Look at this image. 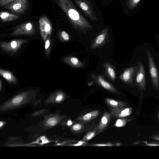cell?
Instances as JSON below:
<instances>
[{"mask_svg": "<svg viewBox=\"0 0 159 159\" xmlns=\"http://www.w3.org/2000/svg\"><path fill=\"white\" fill-rule=\"evenodd\" d=\"M58 6L66 14L72 26L80 30L90 29L92 26L77 9L71 0H56Z\"/></svg>", "mask_w": 159, "mask_h": 159, "instance_id": "cell-1", "label": "cell"}, {"mask_svg": "<svg viewBox=\"0 0 159 159\" xmlns=\"http://www.w3.org/2000/svg\"><path fill=\"white\" fill-rule=\"evenodd\" d=\"M38 92V89H30L19 93L2 103L0 106V111L11 110L32 102Z\"/></svg>", "mask_w": 159, "mask_h": 159, "instance_id": "cell-2", "label": "cell"}, {"mask_svg": "<svg viewBox=\"0 0 159 159\" xmlns=\"http://www.w3.org/2000/svg\"><path fill=\"white\" fill-rule=\"evenodd\" d=\"M82 11L91 20L96 21L98 18L90 0H74Z\"/></svg>", "mask_w": 159, "mask_h": 159, "instance_id": "cell-3", "label": "cell"}, {"mask_svg": "<svg viewBox=\"0 0 159 159\" xmlns=\"http://www.w3.org/2000/svg\"><path fill=\"white\" fill-rule=\"evenodd\" d=\"M35 32L33 24L31 22H27L17 26L11 34L13 36L30 35Z\"/></svg>", "mask_w": 159, "mask_h": 159, "instance_id": "cell-4", "label": "cell"}, {"mask_svg": "<svg viewBox=\"0 0 159 159\" xmlns=\"http://www.w3.org/2000/svg\"><path fill=\"white\" fill-rule=\"evenodd\" d=\"M39 23L40 34L45 42L52 34V24L48 17L44 16L40 18Z\"/></svg>", "mask_w": 159, "mask_h": 159, "instance_id": "cell-5", "label": "cell"}, {"mask_svg": "<svg viewBox=\"0 0 159 159\" xmlns=\"http://www.w3.org/2000/svg\"><path fill=\"white\" fill-rule=\"evenodd\" d=\"M26 39H14L8 42L2 41L0 43L1 48L8 52L15 53L20 48L21 45L26 43Z\"/></svg>", "mask_w": 159, "mask_h": 159, "instance_id": "cell-6", "label": "cell"}, {"mask_svg": "<svg viewBox=\"0 0 159 159\" xmlns=\"http://www.w3.org/2000/svg\"><path fill=\"white\" fill-rule=\"evenodd\" d=\"M28 5V0H16L2 8L10 10L14 13H22L27 9Z\"/></svg>", "mask_w": 159, "mask_h": 159, "instance_id": "cell-7", "label": "cell"}, {"mask_svg": "<svg viewBox=\"0 0 159 159\" xmlns=\"http://www.w3.org/2000/svg\"><path fill=\"white\" fill-rule=\"evenodd\" d=\"M147 55L148 58L149 68V72L151 76L152 82L156 87L159 85V80L158 74L154 61L149 52L147 51Z\"/></svg>", "mask_w": 159, "mask_h": 159, "instance_id": "cell-8", "label": "cell"}, {"mask_svg": "<svg viewBox=\"0 0 159 159\" xmlns=\"http://www.w3.org/2000/svg\"><path fill=\"white\" fill-rule=\"evenodd\" d=\"M65 98L64 94L61 91H57L52 94L46 100V103H59Z\"/></svg>", "mask_w": 159, "mask_h": 159, "instance_id": "cell-9", "label": "cell"}, {"mask_svg": "<svg viewBox=\"0 0 159 159\" xmlns=\"http://www.w3.org/2000/svg\"><path fill=\"white\" fill-rule=\"evenodd\" d=\"M61 120L60 116L57 115H53L48 116L44 120V125L48 128L54 127L60 122Z\"/></svg>", "mask_w": 159, "mask_h": 159, "instance_id": "cell-10", "label": "cell"}, {"mask_svg": "<svg viewBox=\"0 0 159 159\" xmlns=\"http://www.w3.org/2000/svg\"><path fill=\"white\" fill-rule=\"evenodd\" d=\"M136 82L141 87L144 88L145 85V73L144 67L142 64L139 63V69L136 75Z\"/></svg>", "mask_w": 159, "mask_h": 159, "instance_id": "cell-11", "label": "cell"}, {"mask_svg": "<svg viewBox=\"0 0 159 159\" xmlns=\"http://www.w3.org/2000/svg\"><path fill=\"white\" fill-rule=\"evenodd\" d=\"M0 17L2 21L3 22H9L15 20L19 18L18 16L3 11H1L0 12Z\"/></svg>", "mask_w": 159, "mask_h": 159, "instance_id": "cell-12", "label": "cell"}, {"mask_svg": "<svg viewBox=\"0 0 159 159\" xmlns=\"http://www.w3.org/2000/svg\"><path fill=\"white\" fill-rule=\"evenodd\" d=\"M0 75L10 83H15L17 80L13 74L10 71L0 69Z\"/></svg>", "mask_w": 159, "mask_h": 159, "instance_id": "cell-13", "label": "cell"}, {"mask_svg": "<svg viewBox=\"0 0 159 159\" xmlns=\"http://www.w3.org/2000/svg\"><path fill=\"white\" fill-rule=\"evenodd\" d=\"M135 69V67H132L125 70L121 76L122 80L126 82L129 81L131 79Z\"/></svg>", "mask_w": 159, "mask_h": 159, "instance_id": "cell-14", "label": "cell"}, {"mask_svg": "<svg viewBox=\"0 0 159 159\" xmlns=\"http://www.w3.org/2000/svg\"><path fill=\"white\" fill-rule=\"evenodd\" d=\"M108 30V28L106 27L98 35L95 40V43L97 44H100L104 41Z\"/></svg>", "mask_w": 159, "mask_h": 159, "instance_id": "cell-15", "label": "cell"}, {"mask_svg": "<svg viewBox=\"0 0 159 159\" xmlns=\"http://www.w3.org/2000/svg\"><path fill=\"white\" fill-rule=\"evenodd\" d=\"M110 115L107 113H105L101 118V120L98 126L100 130L102 129L106 126L110 119Z\"/></svg>", "mask_w": 159, "mask_h": 159, "instance_id": "cell-16", "label": "cell"}, {"mask_svg": "<svg viewBox=\"0 0 159 159\" xmlns=\"http://www.w3.org/2000/svg\"><path fill=\"white\" fill-rule=\"evenodd\" d=\"M98 81L101 85L105 89L114 91L113 87L108 82L105 80L101 75H99L98 77Z\"/></svg>", "mask_w": 159, "mask_h": 159, "instance_id": "cell-17", "label": "cell"}, {"mask_svg": "<svg viewBox=\"0 0 159 159\" xmlns=\"http://www.w3.org/2000/svg\"><path fill=\"white\" fill-rule=\"evenodd\" d=\"M64 61L66 63L72 66H77L79 63L77 58L74 57H66L64 58Z\"/></svg>", "mask_w": 159, "mask_h": 159, "instance_id": "cell-18", "label": "cell"}, {"mask_svg": "<svg viewBox=\"0 0 159 159\" xmlns=\"http://www.w3.org/2000/svg\"><path fill=\"white\" fill-rule=\"evenodd\" d=\"M50 142V141L45 136H42L37 139L35 141L30 143V144H37L43 145Z\"/></svg>", "mask_w": 159, "mask_h": 159, "instance_id": "cell-19", "label": "cell"}, {"mask_svg": "<svg viewBox=\"0 0 159 159\" xmlns=\"http://www.w3.org/2000/svg\"><path fill=\"white\" fill-rule=\"evenodd\" d=\"M50 38L48 37L45 41V50L46 54L47 56L49 54L50 50Z\"/></svg>", "mask_w": 159, "mask_h": 159, "instance_id": "cell-20", "label": "cell"}, {"mask_svg": "<svg viewBox=\"0 0 159 159\" xmlns=\"http://www.w3.org/2000/svg\"><path fill=\"white\" fill-rule=\"evenodd\" d=\"M130 114V110L129 108H125L122 111L119 113L118 116L119 117H122L126 116Z\"/></svg>", "mask_w": 159, "mask_h": 159, "instance_id": "cell-21", "label": "cell"}, {"mask_svg": "<svg viewBox=\"0 0 159 159\" xmlns=\"http://www.w3.org/2000/svg\"><path fill=\"white\" fill-rule=\"evenodd\" d=\"M107 72L110 77L112 80L115 79L116 77V75L114 69L111 67L107 66Z\"/></svg>", "mask_w": 159, "mask_h": 159, "instance_id": "cell-22", "label": "cell"}, {"mask_svg": "<svg viewBox=\"0 0 159 159\" xmlns=\"http://www.w3.org/2000/svg\"><path fill=\"white\" fill-rule=\"evenodd\" d=\"M106 101L110 106L113 107H117L119 105L118 102L113 99L107 98L106 99Z\"/></svg>", "mask_w": 159, "mask_h": 159, "instance_id": "cell-23", "label": "cell"}, {"mask_svg": "<svg viewBox=\"0 0 159 159\" xmlns=\"http://www.w3.org/2000/svg\"><path fill=\"white\" fill-rule=\"evenodd\" d=\"M60 36L63 40L67 41L69 40L70 37L69 34L65 31H61L60 32Z\"/></svg>", "mask_w": 159, "mask_h": 159, "instance_id": "cell-24", "label": "cell"}, {"mask_svg": "<svg viewBox=\"0 0 159 159\" xmlns=\"http://www.w3.org/2000/svg\"><path fill=\"white\" fill-rule=\"evenodd\" d=\"M16 0H0V6L3 7L8 5Z\"/></svg>", "mask_w": 159, "mask_h": 159, "instance_id": "cell-25", "label": "cell"}, {"mask_svg": "<svg viewBox=\"0 0 159 159\" xmlns=\"http://www.w3.org/2000/svg\"><path fill=\"white\" fill-rule=\"evenodd\" d=\"M125 123V120L119 119L116 121L114 126L117 127H121L124 126Z\"/></svg>", "mask_w": 159, "mask_h": 159, "instance_id": "cell-26", "label": "cell"}, {"mask_svg": "<svg viewBox=\"0 0 159 159\" xmlns=\"http://www.w3.org/2000/svg\"><path fill=\"white\" fill-rule=\"evenodd\" d=\"M95 135L94 132L89 133L86 135L83 138L84 141H87L93 138Z\"/></svg>", "mask_w": 159, "mask_h": 159, "instance_id": "cell-27", "label": "cell"}, {"mask_svg": "<svg viewBox=\"0 0 159 159\" xmlns=\"http://www.w3.org/2000/svg\"><path fill=\"white\" fill-rule=\"evenodd\" d=\"M93 118L91 112L85 115L83 117V119L84 120H88Z\"/></svg>", "mask_w": 159, "mask_h": 159, "instance_id": "cell-28", "label": "cell"}, {"mask_svg": "<svg viewBox=\"0 0 159 159\" xmlns=\"http://www.w3.org/2000/svg\"><path fill=\"white\" fill-rule=\"evenodd\" d=\"M45 110H41L38 111H36L32 114V116H39L40 115H42L45 113Z\"/></svg>", "mask_w": 159, "mask_h": 159, "instance_id": "cell-29", "label": "cell"}, {"mask_svg": "<svg viewBox=\"0 0 159 159\" xmlns=\"http://www.w3.org/2000/svg\"><path fill=\"white\" fill-rule=\"evenodd\" d=\"M82 128V126L80 124L74 125L72 127V129L75 131H78L80 130Z\"/></svg>", "mask_w": 159, "mask_h": 159, "instance_id": "cell-30", "label": "cell"}, {"mask_svg": "<svg viewBox=\"0 0 159 159\" xmlns=\"http://www.w3.org/2000/svg\"><path fill=\"white\" fill-rule=\"evenodd\" d=\"M90 112L92 114L93 118H94L98 115V111H95Z\"/></svg>", "mask_w": 159, "mask_h": 159, "instance_id": "cell-31", "label": "cell"}, {"mask_svg": "<svg viewBox=\"0 0 159 159\" xmlns=\"http://www.w3.org/2000/svg\"><path fill=\"white\" fill-rule=\"evenodd\" d=\"M84 143V141H80L78 143L72 145L74 146H79L82 145Z\"/></svg>", "mask_w": 159, "mask_h": 159, "instance_id": "cell-32", "label": "cell"}, {"mask_svg": "<svg viewBox=\"0 0 159 159\" xmlns=\"http://www.w3.org/2000/svg\"><path fill=\"white\" fill-rule=\"evenodd\" d=\"M94 145L97 146H111L112 145H109V144H96Z\"/></svg>", "mask_w": 159, "mask_h": 159, "instance_id": "cell-33", "label": "cell"}, {"mask_svg": "<svg viewBox=\"0 0 159 159\" xmlns=\"http://www.w3.org/2000/svg\"><path fill=\"white\" fill-rule=\"evenodd\" d=\"M5 122L4 121H0V128H1L4 125H5Z\"/></svg>", "mask_w": 159, "mask_h": 159, "instance_id": "cell-34", "label": "cell"}, {"mask_svg": "<svg viewBox=\"0 0 159 159\" xmlns=\"http://www.w3.org/2000/svg\"><path fill=\"white\" fill-rule=\"evenodd\" d=\"M72 124V122L70 120H69L68 121L67 123V125L68 126H70Z\"/></svg>", "mask_w": 159, "mask_h": 159, "instance_id": "cell-35", "label": "cell"}, {"mask_svg": "<svg viewBox=\"0 0 159 159\" xmlns=\"http://www.w3.org/2000/svg\"><path fill=\"white\" fill-rule=\"evenodd\" d=\"M2 80L1 79L0 80V91H1L2 89Z\"/></svg>", "mask_w": 159, "mask_h": 159, "instance_id": "cell-36", "label": "cell"}, {"mask_svg": "<svg viewBox=\"0 0 159 159\" xmlns=\"http://www.w3.org/2000/svg\"><path fill=\"white\" fill-rule=\"evenodd\" d=\"M93 82H91L90 83H88V84L89 86H90V85H92L93 84Z\"/></svg>", "mask_w": 159, "mask_h": 159, "instance_id": "cell-37", "label": "cell"}, {"mask_svg": "<svg viewBox=\"0 0 159 159\" xmlns=\"http://www.w3.org/2000/svg\"><path fill=\"white\" fill-rule=\"evenodd\" d=\"M148 145H151V146H159V145H157V144H149Z\"/></svg>", "mask_w": 159, "mask_h": 159, "instance_id": "cell-38", "label": "cell"}, {"mask_svg": "<svg viewBox=\"0 0 159 159\" xmlns=\"http://www.w3.org/2000/svg\"><path fill=\"white\" fill-rule=\"evenodd\" d=\"M158 140H159V139H158Z\"/></svg>", "mask_w": 159, "mask_h": 159, "instance_id": "cell-39", "label": "cell"}]
</instances>
